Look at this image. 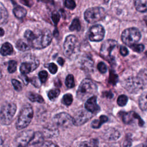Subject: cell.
<instances>
[{
    "label": "cell",
    "mask_w": 147,
    "mask_h": 147,
    "mask_svg": "<svg viewBox=\"0 0 147 147\" xmlns=\"http://www.w3.org/2000/svg\"><path fill=\"white\" fill-rule=\"evenodd\" d=\"M52 34L49 29H44L36 35V38L31 41L32 45L36 49H42L48 46L51 42Z\"/></svg>",
    "instance_id": "2"
},
{
    "label": "cell",
    "mask_w": 147,
    "mask_h": 147,
    "mask_svg": "<svg viewBox=\"0 0 147 147\" xmlns=\"http://www.w3.org/2000/svg\"><path fill=\"white\" fill-rule=\"evenodd\" d=\"M130 48L136 52L141 53L144 49V45L141 44H136L131 46Z\"/></svg>",
    "instance_id": "32"
},
{
    "label": "cell",
    "mask_w": 147,
    "mask_h": 147,
    "mask_svg": "<svg viewBox=\"0 0 147 147\" xmlns=\"http://www.w3.org/2000/svg\"><path fill=\"white\" fill-rule=\"evenodd\" d=\"M8 12L4 5L0 2V24H5L8 18Z\"/></svg>",
    "instance_id": "19"
},
{
    "label": "cell",
    "mask_w": 147,
    "mask_h": 147,
    "mask_svg": "<svg viewBox=\"0 0 147 147\" xmlns=\"http://www.w3.org/2000/svg\"><path fill=\"white\" fill-rule=\"evenodd\" d=\"M33 116V111L31 106H24L18 117L16 122V127L18 130H20L26 127L31 122Z\"/></svg>",
    "instance_id": "5"
},
{
    "label": "cell",
    "mask_w": 147,
    "mask_h": 147,
    "mask_svg": "<svg viewBox=\"0 0 147 147\" xmlns=\"http://www.w3.org/2000/svg\"><path fill=\"white\" fill-rule=\"evenodd\" d=\"M141 37L140 30L136 28H130L125 29L121 34L122 42L129 47L137 44Z\"/></svg>",
    "instance_id": "4"
},
{
    "label": "cell",
    "mask_w": 147,
    "mask_h": 147,
    "mask_svg": "<svg viewBox=\"0 0 147 147\" xmlns=\"http://www.w3.org/2000/svg\"><path fill=\"white\" fill-rule=\"evenodd\" d=\"M57 133H58V131L55 130V129H46L45 131V136L48 137H53L55 135H57Z\"/></svg>",
    "instance_id": "41"
},
{
    "label": "cell",
    "mask_w": 147,
    "mask_h": 147,
    "mask_svg": "<svg viewBox=\"0 0 147 147\" xmlns=\"http://www.w3.org/2000/svg\"><path fill=\"white\" fill-rule=\"evenodd\" d=\"M65 85L69 88H73L75 86L74 78L72 75H68L65 79Z\"/></svg>",
    "instance_id": "29"
},
{
    "label": "cell",
    "mask_w": 147,
    "mask_h": 147,
    "mask_svg": "<svg viewBox=\"0 0 147 147\" xmlns=\"http://www.w3.org/2000/svg\"><path fill=\"white\" fill-rule=\"evenodd\" d=\"M27 96L28 99L31 100L32 102H37L38 103H43L44 99L42 97L37 94L33 93L32 92H29L27 94Z\"/></svg>",
    "instance_id": "24"
},
{
    "label": "cell",
    "mask_w": 147,
    "mask_h": 147,
    "mask_svg": "<svg viewBox=\"0 0 147 147\" xmlns=\"http://www.w3.org/2000/svg\"><path fill=\"white\" fill-rule=\"evenodd\" d=\"M119 52H120L121 55L122 56H126L127 55L128 53H129V52H128L127 49L125 47H124V46H123V45H122V46L120 47V48H119Z\"/></svg>",
    "instance_id": "44"
},
{
    "label": "cell",
    "mask_w": 147,
    "mask_h": 147,
    "mask_svg": "<svg viewBox=\"0 0 147 147\" xmlns=\"http://www.w3.org/2000/svg\"><path fill=\"white\" fill-rule=\"evenodd\" d=\"M106 11L101 7H94L87 9L84 12V19L89 23H95L105 18Z\"/></svg>",
    "instance_id": "6"
},
{
    "label": "cell",
    "mask_w": 147,
    "mask_h": 147,
    "mask_svg": "<svg viewBox=\"0 0 147 147\" xmlns=\"http://www.w3.org/2000/svg\"><path fill=\"white\" fill-rule=\"evenodd\" d=\"M64 5L67 8L72 10L76 7V3L74 0H65Z\"/></svg>",
    "instance_id": "35"
},
{
    "label": "cell",
    "mask_w": 147,
    "mask_h": 147,
    "mask_svg": "<svg viewBox=\"0 0 147 147\" xmlns=\"http://www.w3.org/2000/svg\"><path fill=\"white\" fill-rule=\"evenodd\" d=\"M42 147H59V146L52 142L47 141L43 144V145H42Z\"/></svg>",
    "instance_id": "45"
},
{
    "label": "cell",
    "mask_w": 147,
    "mask_h": 147,
    "mask_svg": "<svg viewBox=\"0 0 147 147\" xmlns=\"http://www.w3.org/2000/svg\"><path fill=\"white\" fill-rule=\"evenodd\" d=\"M13 13L18 18H22L26 14V10L20 6H17L13 9Z\"/></svg>",
    "instance_id": "20"
},
{
    "label": "cell",
    "mask_w": 147,
    "mask_h": 147,
    "mask_svg": "<svg viewBox=\"0 0 147 147\" xmlns=\"http://www.w3.org/2000/svg\"><path fill=\"white\" fill-rule=\"evenodd\" d=\"M109 136V140H115L117 139L119 136H120L119 133L117 131V130H113V131H110V133L108 134Z\"/></svg>",
    "instance_id": "39"
},
{
    "label": "cell",
    "mask_w": 147,
    "mask_h": 147,
    "mask_svg": "<svg viewBox=\"0 0 147 147\" xmlns=\"http://www.w3.org/2000/svg\"><path fill=\"white\" fill-rule=\"evenodd\" d=\"M79 147H98V146L96 142L91 140V141H84L82 142Z\"/></svg>",
    "instance_id": "33"
},
{
    "label": "cell",
    "mask_w": 147,
    "mask_h": 147,
    "mask_svg": "<svg viewBox=\"0 0 147 147\" xmlns=\"http://www.w3.org/2000/svg\"><path fill=\"white\" fill-rule=\"evenodd\" d=\"M119 115L123 121V122L126 124H129L132 122L133 120L135 118L138 119L139 120V125L140 126H142L144 125L143 121L141 119L139 115L137 114L136 113L133 111L130 112H121Z\"/></svg>",
    "instance_id": "13"
},
{
    "label": "cell",
    "mask_w": 147,
    "mask_h": 147,
    "mask_svg": "<svg viewBox=\"0 0 147 147\" xmlns=\"http://www.w3.org/2000/svg\"><path fill=\"white\" fill-rule=\"evenodd\" d=\"M117 45V42L116 41L114 40H107L105 41L100 48V56L108 60L109 61H111L113 59V57L111 55L113 50L116 48Z\"/></svg>",
    "instance_id": "8"
},
{
    "label": "cell",
    "mask_w": 147,
    "mask_h": 147,
    "mask_svg": "<svg viewBox=\"0 0 147 147\" xmlns=\"http://www.w3.org/2000/svg\"><path fill=\"white\" fill-rule=\"evenodd\" d=\"M143 147H147V145H143Z\"/></svg>",
    "instance_id": "54"
},
{
    "label": "cell",
    "mask_w": 147,
    "mask_h": 147,
    "mask_svg": "<svg viewBox=\"0 0 147 147\" xmlns=\"http://www.w3.org/2000/svg\"><path fill=\"white\" fill-rule=\"evenodd\" d=\"M98 69L101 72L102 74H104L107 71V67L106 64L103 62H100L97 65Z\"/></svg>",
    "instance_id": "40"
},
{
    "label": "cell",
    "mask_w": 147,
    "mask_h": 147,
    "mask_svg": "<svg viewBox=\"0 0 147 147\" xmlns=\"http://www.w3.org/2000/svg\"><path fill=\"white\" fill-rule=\"evenodd\" d=\"M4 33H5V32L3 30V29L1 28H0V37L4 35Z\"/></svg>",
    "instance_id": "51"
},
{
    "label": "cell",
    "mask_w": 147,
    "mask_h": 147,
    "mask_svg": "<svg viewBox=\"0 0 147 147\" xmlns=\"http://www.w3.org/2000/svg\"><path fill=\"white\" fill-rule=\"evenodd\" d=\"M11 83H12V84H13L14 89L16 91H20L21 90V89H22L21 84L18 80H17L16 79H12L11 80Z\"/></svg>",
    "instance_id": "38"
},
{
    "label": "cell",
    "mask_w": 147,
    "mask_h": 147,
    "mask_svg": "<svg viewBox=\"0 0 147 147\" xmlns=\"http://www.w3.org/2000/svg\"><path fill=\"white\" fill-rule=\"evenodd\" d=\"M44 144V136L40 132L34 133L33 137L29 142L28 147H40Z\"/></svg>",
    "instance_id": "16"
},
{
    "label": "cell",
    "mask_w": 147,
    "mask_h": 147,
    "mask_svg": "<svg viewBox=\"0 0 147 147\" xmlns=\"http://www.w3.org/2000/svg\"><path fill=\"white\" fill-rule=\"evenodd\" d=\"M127 100L128 98L126 95H121L119 96L117 99V103L120 106H123L127 102Z\"/></svg>",
    "instance_id": "31"
},
{
    "label": "cell",
    "mask_w": 147,
    "mask_h": 147,
    "mask_svg": "<svg viewBox=\"0 0 147 147\" xmlns=\"http://www.w3.org/2000/svg\"><path fill=\"white\" fill-rule=\"evenodd\" d=\"M144 82L139 77H130L122 83L123 87L130 93H137L144 87Z\"/></svg>",
    "instance_id": "7"
},
{
    "label": "cell",
    "mask_w": 147,
    "mask_h": 147,
    "mask_svg": "<svg viewBox=\"0 0 147 147\" xmlns=\"http://www.w3.org/2000/svg\"><path fill=\"white\" fill-rule=\"evenodd\" d=\"M92 117V113L86 110H80L77 111L74 117V124L76 126H80L87 122Z\"/></svg>",
    "instance_id": "10"
},
{
    "label": "cell",
    "mask_w": 147,
    "mask_h": 147,
    "mask_svg": "<svg viewBox=\"0 0 147 147\" xmlns=\"http://www.w3.org/2000/svg\"><path fill=\"white\" fill-rule=\"evenodd\" d=\"M25 37L30 42L33 41L36 37V34L30 30H27L24 33Z\"/></svg>",
    "instance_id": "30"
},
{
    "label": "cell",
    "mask_w": 147,
    "mask_h": 147,
    "mask_svg": "<svg viewBox=\"0 0 147 147\" xmlns=\"http://www.w3.org/2000/svg\"><path fill=\"white\" fill-rule=\"evenodd\" d=\"M17 69V62L14 60H10L9 61L8 71L10 73H13Z\"/></svg>",
    "instance_id": "34"
},
{
    "label": "cell",
    "mask_w": 147,
    "mask_h": 147,
    "mask_svg": "<svg viewBox=\"0 0 147 147\" xmlns=\"http://www.w3.org/2000/svg\"><path fill=\"white\" fill-rule=\"evenodd\" d=\"M51 18L52 20V21L55 24V25H57V23L59 22V20H60V14H59V13L58 12L54 11L52 14Z\"/></svg>",
    "instance_id": "37"
},
{
    "label": "cell",
    "mask_w": 147,
    "mask_h": 147,
    "mask_svg": "<svg viewBox=\"0 0 147 147\" xmlns=\"http://www.w3.org/2000/svg\"><path fill=\"white\" fill-rule=\"evenodd\" d=\"M48 69L50 71V72L52 74H55L57 71V65L53 63H51L49 64L48 65Z\"/></svg>",
    "instance_id": "42"
},
{
    "label": "cell",
    "mask_w": 147,
    "mask_h": 147,
    "mask_svg": "<svg viewBox=\"0 0 147 147\" xmlns=\"http://www.w3.org/2000/svg\"><path fill=\"white\" fill-rule=\"evenodd\" d=\"M139 106L142 110H147V91L144 92L139 98Z\"/></svg>",
    "instance_id": "21"
},
{
    "label": "cell",
    "mask_w": 147,
    "mask_h": 147,
    "mask_svg": "<svg viewBox=\"0 0 147 147\" xmlns=\"http://www.w3.org/2000/svg\"><path fill=\"white\" fill-rule=\"evenodd\" d=\"M23 76H21V79L23 80L24 83L25 84H27L28 83V82H29V79L25 75H22Z\"/></svg>",
    "instance_id": "47"
},
{
    "label": "cell",
    "mask_w": 147,
    "mask_h": 147,
    "mask_svg": "<svg viewBox=\"0 0 147 147\" xmlns=\"http://www.w3.org/2000/svg\"><path fill=\"white\" fill-rule=\"evenodd\" d=\"M17 147H26L25 146H23V145H18V146Z\"/></svg>",
    "instance_id": "53"
},
{
    "label": "cell",
    "mask_w": 147,
    "mask_h": 147,
    "mask_svg": "<svg viewBox=\"0 0 147 147\" xmlns=\"http://www.w3.org/2000/svg\"><path fill=\"white\" fill-rule=\"evenodd\" d=\"M96 84L89 79H84L80 83L77 90L76 95L79 99L84 100L88 99L96 91Z\"/></svg>",
    "instance_id": "1"
},
{
    "label": "cell",
    "mask_w": 147,
    "mask_h": 147,
    "mask_svg": "<svg viewBox=\"0 0 147 147\" xmlns=\"http://www.w3.org/2000/svg\"><path fill=\"white\" fill-rule=\"evenodd\" d=\"M57 62L59 64V65H63L64 63V60L63 59H62L61 57H59L58 59H57Z\"/></svg>",
    "instance_id": "48"
},
{
    "label": "cell",
    "mask_w": 147,
    "mask_h": 147,
    "mask_svg": "<svg viewBox=\"0 0 147 147\" xmlns=\"http://www.w3.org/2000/svg\"><path fill=\"white\" fill-rule=\"evenodd\" d=\"M105 29L100 25L92 26L89 31V39L91 41H100L105 36Z\"/></svg>",
    "instance_id": "11"
},
{
    "label": "cell",
    "mask_w": 147,
    "mask_h": 147,
    "mask_svg": "<svg viewBox=\"0 0 147 147\" xmlns=\"http://www.w3.org/2000/svg\"><path fill=\"white\" fill-rule=\"evenodd\" d=\"M20 70L22 75H26L33 70V67L30 63L24 62L21 64Z\"/></svg>",
    "instance_id": "23"
},
{
    "label": "cell",
    "mask_w": 147,
    "mask_h": 147,
    "mask_svg": "<svg viewBox=\"0 0 147 147\" xmlns=\"http://www.w3.org/2000/svg\"><path fill=\"white\" fill-rule=\"evenodd\" d=\"M13 51V47L9 42L4 43L0 49V53L2 56H7L11 55Z\"/></svg>",
    "instance_id": "18"
},
{
    "label": "cell",
    "mask_w": 147,
    "mask_h": 147,
    "mask_svg": "<svg viewBox=\"0 0 147 147\" xmlns=\"http://www.w3.org/2000/svg\"><path fill=\"white\" fill-rule=\"evenodd\" d=\"M48 72L46 71H41L38 73L39 79L41 83H45L48 78Z\"/></svg>",
    "instance_id": "36"
},
{
    "label": "cell",
    "mask_w": 147,
    "mask_h": 147,
    "mask_svg": "<svg viewBox=\"0 0 147 147\" xmlns=\"http://www.w3.org/2000/svg\"><path fill=\"white\" fill-rule=\"evenodd\" d=\"M134 6L138 11L146 12L147 11V0H135Z\"/></svg>",
    "instance_id": "17"
},
{
    "label": "cell",
    "mask_w": 147,
    "mask_h": 147,
    "mask_svg": "<svg viewBox=\"0 0 147 147\" xmlns=\"http://www.w3.org/2000/svg\"><path fill=\"white\" fill-rule=\"evenodd\" d=\"M60 90L58 88H54L52 90H51L48 93V96L50 100H53L55 99L60 94Z\"/></svg>",
    "instance_id": "27"
},
{
    "label": "cell",
    "mask_w": 147,
    "mask_h": 147,
    "mask_svg": "<svg viewBox=\"0 0 147 147\" xmlns=\"http://www.w3.org/2000/svg\"><path fill=\"white\" fill-rule=\"evenodd\" d=\"M131 145V141L130 138L126 139L123 143V147H130Z\"/></svg>",
    "instance_id": "46"
},
{
    "label": "cell",
    "mask_w": 147,
    "mask_h": 147,
    "mask_svg": "<svg viewBox=\"0 0 147 147\" xmlns=\"http://www.w3.org/2000/svg\"><path fill=\"white\" fill-rule=\"evenodd\" d=\"M0 147H6V146L3 144V142L2 140L0 141Z\"/></svg>",
    "instance_id": "52"
},
{
    "label": "cell",
    "mask_w": 147,
    "mask_h": 147,
    "mask_svg": "<svg viewBox=\"0 0 147 147\" xmlns=\"http://www.w3.org/2000/svg\"><path fill=\"white\" fill-rule=\"evenodd\" d=\"M76 42V38L74 35L68 36L64 43V53L65 56L69 57L74 52Z\"/></svg>",
    "instance_id": "12"
},
{
    "label": "cell",
    "mask_w": 147,
    "mask_h": 147,
    "mask_svg": "<svg viewBox=\"0 0 147 147\" xmlns=\"http://www.w3.org/2000/svg\"><path fill=\"white\" fill-rule=\"evenodd\" d=\"M146 70H147V65H146Z\"/></svg>",
    "instance_id": "55"
},
{
    "label": "cell",
    "mask_w": 147,
    "mask_h": 147,
    "mask_svg": "<svg viewBox=\"0 0 147 147\" xmlns=\"http://www.w3.org/2000/svg\"><path fill=\"white\" fill-rule=\"evenodd\" d=\"M20 1L22 3H23L24 5H26V6H30V5L29 4L30 2H29V1H28V0H20Z\"/></svg>",
    "instance_id": "49"
},
{
    "label": "cell",
    "mask_w": 147,
    "mask_h": 147,
    "mask_svg": "<svg viewBox=\"0 0 147 147\" xmlns=\"http://www.w3.org/2000/svg\"><path fill=\"white\" fill-rule=\"evenodd\" d=\"M143 22L144 25H145V26L147 28V14L146 15H145V16L143 18Z\"/></svg>",
    "instance_id": "50"
},
{
    "label": "cell",
    "mask_w": 147,
    "mask_h": 147,
    "mask_svg": "<svg viewBox=\"0 0 147 147\" xmlns=\"http://www.w3.org/2000/svg\"><path fill=\"white\" fill-rule=\"evenodd\" d=\"M29 82H30L35 87H38L40 86L41 83H40V80H39L38 78H37L36 77L33 78L32 79H30Z\"/></svg>",
    "instance_id": "43"
},
{
    "label": "cell",
    "mask_w": 147,
    "mask_h": 147,
    "mask_svg": "<svg viewBox=\"0 0 147 147\" xmlns=\"http://www.w3.org/2000/svg\"><path fill=\"white\" fill-rule=\"evenodd\" d=\"M108 120V118L105 115H101L99 117L98 119L94 120L91 123V126L93 128L98 129L100 127V126L105 122H107Z\"/></svg>",
    "instance_id": "22"
},
{
    "label": "cell",
    "mask_w": 147,
    "mask_h": 147,
    "mask_svg": "<svg viewBox=\"0 0 147 147\" xmlns=\"http://www.w3.org/2000/svg\"><path fill=\"white\" fill-rule=\"evenodd\" d=\"M34 133L32 130H26L22 132L17 137V141L18 143V145H21L25 146H26L33 137Z\"/></svg>",
    "instance_id": "14"
},
{
    "label": "cell",
    "mask_w": 147,
    "mask_h": 147,
    "mask_svg": "<svg viewBox=\"0 0 147 147\" xmlns=\"http://www.w3.org/2000/svg\"><path fill=\"white\" fill-rule=\"evenodd\" d=\"M16 47L21 51H26L29 49V45L22 39H20L17 41Z\"/></svg>",
    "instance_id": "25"
},
{
    "label": "cell",
    "mask_w": 147,
    "mask_h": 147,
    "mask_svg": "<svg viewBox=\"0 0 147 147\" xmlns=\"http://www.w3.org/2000/svg\"><path fill=\"white\" fill-rule=\"evenodd\" d=\"M80 21L78 18H75L73 20L71 24L70 25L69 28V30L74 31V30H77L79 31L80 30Z\"/></svg>",
    "instance_id": "26"
},
{
    "label": "cell",
    "mask_w": 147,
    "mask_h": 147,
    "mask_svg": "<svg viewBox=\"0 0 147 147\" xmlns=\"http://www.w3.org/2000/svg\"><path fill=\"white\" fill-rule=\"evenodd\" d=\"M84 106L86 109L92 113H96L100 110V107L96 103V97L95 96L88 98L86 100Z\"/></svg>",
    "instance_id": "15"
},
{
    "label": "cell",
    "mask_w": 147,
    "mask_h": 147,
    "mask_svg": "<svg viewBox=\"0 0 147 147\" xmlns=\"http://www.w3.org/2000/svg\"><path fill=\"white\" fill-rule=\"evenodd\" d=\"M16 105L12 102H6L3 105L0 111V121L3 125H9L16 113Z\"/></svg>",
    "instance_id": "3"
},
{
    "label": "cell",
    "mask_w": 147,
    "mask_h": 147,
    "mask_svg": "<svg viewBox=\"0 0 147 147\" xmlns=\"http://www.w3.org/2000/svg\"><path fill=\"white\" fill-rule=\"evenodd\" d=\"M53 121L56 125L63 127H69L74 124L73 118L68 113L64 112L56 114Z\"/></svg>",
    "instance_id": "9"
},
{
    "label": "cell",
    "mask_w": 147,
    "mask_h": 147,
    "mask_svg": "<svg viewBox=\"0 0 147 147\" xmlns=\"http://www.w3.org/2000/svg\"><path fill=\"white\" fill-rule=\"evenodd\" d=\"M73 101V96L71 94H65L62 99V102L66 106H69L71 105Z\"/></svg>",
    "instance_id": "28"
}]
</instances>
